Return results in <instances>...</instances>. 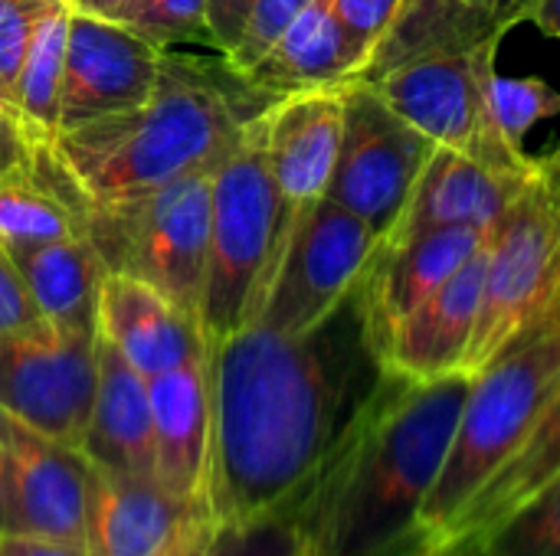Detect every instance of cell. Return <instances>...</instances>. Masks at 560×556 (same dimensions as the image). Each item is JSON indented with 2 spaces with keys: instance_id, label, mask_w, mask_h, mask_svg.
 <instances>
[{
  "instance_id": "obj_1",
  "label": "cell",
  "mask_w": 560,
  "mask_h": 556,
  "mask_svg": "<svg viewBox=\"0 0 560 556\" xmlns=\"http://www.w3.org/2000/svg\"><path fill=\"white\" fill-rule=\"evenodd\" d=\"M387 374L358 285L308 331L285 334L249 321L207 341L210 514L217 524L289 511L364 416Z\"/></svg>"
},
{
  "instance_id": "obj_2",
  "label": "cell",
  "mask_w": 560,
  "mask_h": 556,
  "mask_svg": "<svg viewBox=\"0 0 560 556\" xmlns=\"http://www.w3.org/2000/svg\"><path fill=\"white\" fill-rule=\"evenodd\" d=\"M472 374H387L377 397L289 508L308 556H436L423 508L446 462Z\"/></svg>"
},
{
  "instance_id": "obj_3",
  "label": "cell",
  "mask_w": 560,
  "mask_h": 556,
  "mask_svg": "<svg viewBox=\"0 0 560 556\" xmlns=\"http://www.w3.org/2000/svg\"><path fill=\"white\" fill-rule=\"evenodd\" d=\"M269 102L230 62L220 75L164 49L161 79L141 105L52 134L49 154L85 210H112L217 164Z\"/></svg>"
},
{
  "instance_id": "obj_4",
  "label": "cell",
  "mask_w": 560,
  "mask_h": 556,
  "mask_svg": "<svg viewBox=\"0 0 560 556\" xmlns=\"http://www.w3.org/2000/svg\"><path fill=\"white\" fill-rule=\"evenodd\" d=\"M558 390L560 301L472 374L446 462L423 508V534L433 554L446 544L472 495L522 446Z\"/></svg>"
},
{
  "instance_id": "obj_5",
  "label": "cell",
  "mask_w": 560,
  "mask_h": 556,
  "mask_svg": "<svg viewBox=\"0 0 560 556\" xmlns=\"http://www.w3.org/2000/svg\"><path fill=\"white\" fill-rule=\"evenodd\" d=\"M253 118L213 170L210 256L197 308L203 341H220L256 318L289 233Z\"/></svg>"
},
{
  "instance_id": "obj_6",
  "label": "cell",
  "mask_w": 560,
  "mask_h": 556,
  "mask_svg": "<svg viewBox=\"0 0 560 556\" xmlns=\"http://www.w3.org/2000/svg\"><path fill=\"white\" fill-rule=\"evenodd\" d=\"M213 170L217 164H207L131 203L89 210L85 229L108 272L141 279L197 315L210 256Z\"/></svg>"
},
{
  "instance_id": "obj_7",
  "label": "cell",
  "mask_w": 560,
  "mask_h": 556,
  "mask_svg": "<svg viewBox=\"0 0 560 556\" xmlns=\"http://www.w3.org/2000/svg\"><path fill=\"white\" fill-rule=\"evenodd\" d=\"M560 301V197L535 174L489 242L482 305L463 370L486 367L518 331Z\"/></svg>"
},
{
  "instance_id": "obj_8",
  "label": "cell",
  "mask_w": 560,
  "mask_h": 556,
  "mask_svg": "<svg viewBox=\"0 0 560 556\" xmlns=\"http://www.w3.org/2000/svg\"><path fill=\"white\" fill-rule=\"evenodd\" d=\"M499 39L469 52H440L407 59L368 85L436 147L459 151L495 167H535V157L512 151L499 134L489 108V75Z\"/></svg>"
},
{
  "instance_id": "obj_9",
  "label": "cell",
  "mask_w": 560,
  "mask_h": 556,
  "mask_svg": "<svg viewBox=\"0 0 560 556\" xmlns=\"http://www.w3.org/2000/svg\"><path fill=\"white\" fill-rule=\"evenodd\" d=\"M377 242L361 216L328 197L299 210L253 321L285 334L315 328L354 292Z\"/></svg>"
},
{
  "instance_id": "obj_10",
  "label": "cell",
  "mask_w": 560,
  "mask_h": 556,
  "mask_svg": "<svg viewBox=\"0 0 560 556\" xmlns=\"http://www.w3.org/2000/svg\"><path fill=\"white\" fill-rule=\"evenodd\" d=\"M436 144L407 125L368 82H345L341 147L328 200L361 216L381 239L394 233Z\"/></svg>"
},
{
  "instance_id": "obj_11",
  "label": "cell",
  "mask_w": 560,
  "mask_h": 556,
  "mask_svg": "<svg viewBox=\"0 0 560 556\" xmlns=\"http://www.w3.org/2000/svg\"><path fill=\"white\" fill-rule=\"evenodd\" d=\"M95 341L49 321L0 331V410L79 449L98 383Z\"/></svg>"
},
{
  "instance_id": "obj_12",
  "label": "cell",
  "mask_w": 560,
  "mask_h": 556,
  "mask_svg": "<svg viewBox=\"0 0 560 556\" xmlns=\"http://www.w3.org/2000/svg\"><path fill=\"white\" fill-rule=\"evenodd\" d=\"M161 66L164 49L138 29L69 7L59 131L141 105L154 92Z\"/></svg>"
},
{
  "instance_id": "obj_13",
  "label": "cell",
  "mask_w": 560,
  "mask_h": 556,
  "mask_svg": "<svg viewBox=\"0 0 560 556\" xmlns=\"http://www.w3.org/2000/svg\"><path fill=\"white\" fill-rule=\"evenodd\" d=\"M0 452L10 478V531L82 544L89 475L82 449L0 410Z\"/></svg>"
},
{
  "instance_id": "obj_14",
  "label": "cell",
  "mask_w": 560,
  "mask_h": 556,
  "mask_svg": "<svg viewBox=\"0 0 560 556\" xmlns=\"http://www.w3.org/2000/svg\"><path fill=\"white\" fill-rule=\"evenodd\" d=\"M495 229L476 226H440L420 236L390 242L381 239L371 265L364 269L358 292L368 315V331L384 357L394 331L433 298L479 249L489 246Z\"/></svg>"
},
{
  "instance_id": "obj_15",
  "label": "cell",
  "mask_w": 560,
  "mask_h": 556,
  "mask_svg": "<svg viewBox=\"0 0 560 556\" xmlns=\"http://www.w3.org/2000/svg\"><path fill=\"white\" fill-rule=\"evenodd\" d=\"M253 121L292 226L299 210L328 193L341 147L345 82L279 95Z\"/></svg>"
},
{
  "instance_id": "obj_16",
  "label": "cell",
  "mask_w": 560,
  "mask_h": 556,
  "mask_svg": "<svg viewBox=\"0 0 560 556\" xmlns=\"http://www.w3.org/2000/svg\"><path fill=\"white\" fill-rule=\"evenodd\" d=\"M535 174L538 161L535 167H495L459 151L436 147L407 200L404 216L384 239L400 242L440 226L495 229Z\"/></svg>"
},
{
  "instance_id": "obj_17",
  "label": "cell",
  "mask_w": 560,
  "mask_h": 556,
  "mask_svg": "<svg viewBox=\"0 0 560 556\" xmlns=\"http://www.w3.org/2000/svg\"><path fill=\"white\" fill-rule=\"evenodd\" d=\"M154 423V478L174 498L210 511V380L207 354L148 380Z\"/></svg>"
},
{
  "instance_id": "obj_18",
  "label": "cell",
  "mask_w": 560,
  "mask_h": 556,
  "mask_svg": "<svg viewBox=\"0 0 560 556\" xmlns=\"http://www.w3.org/2000/svg\"><path fill=\"white\" fill-rule=\"evenodd\" d=\"M158 478L121 475L89 462L82 547L85 556H154L194 514Z\"/></svg>"
},
{
  "instance_id": "obj_19",
  "label": "cell",
  "mask_w": 560,
  "mask_h": 556,
  "mask_svg": "<svg viewBox=\"0 0 560 556\" xmlns=\"http://www.w3.org/2000/svg\"><path fill=\"white\" fill-rule=\"evenodd\" d=\"M98 334L148 380L207 354L203 328L141 279L108 272L98 305Z\"/></svg>"
},
{
  "instance_id": "obj_20",
  "label": "cell",
  "mask_w": 560,
  "mask_h": 556,
  "mask_svg": "<svg viewBox=\"0 0 560 556\" xmlns=\"http://www.w3.org/2000/svg\"><path fill=\"white\" fill-rule=\"evenodd\" d=\"M492 242V239H489ZM489 246L479 249L433 298H427L387 341V370L410 380H436L459 374L472 344Z\"/></svg>"
},
{
  "instance_id": "obj_21",
  "label": "cell",
  "mask_w": 560,
  "mask_h": 556,
  "mask_svg": "<svg viewBox=\"0 0 560 556\" xmlns=\"http://www.w3.org/2000/svg\"><path fill=\"white\" fill-rule=\"evenodd\" d=\"M371 52L345 29L335 0H312L282 36L240 72L256 92L279 98L302 88L341 85L364 72Z\"/></svg>"
},
{
  "instance_id": "obj_22",
  "label": "cell",
  "mask_w": 560,
  "mask_h": 556,
  "mask_svg": "<svg viewBox=\"0 0 560 556\" xmlns=\"http://www.w3.org/2000/svg\"><path fill=\"white\" fill-rule=\"evenodd\" d=\"M95 403L79 449L98 469L154 478V423L148 377L138 374L102 334L95 341Z\"/></svg>"
},
{
  "instance_id": "obj_23",
  "label": "cell",
  "mask_w": 560,
  "mask_h": 556,
  "mask_svg": "<svg viewBox=\"0 0 560 556\" xmlns=\"http://www.w3.org/2000/svg\"><path fill=\"white\" fill-rule=\"evenodd\" d=\"M7 252L43 321L62 331L98 334V305L108 265L89 233Z\"/></svg>"
},
{
  "instance_id": "obj_24",
  "label": "cell",
  "mask_w": 560,
  "mask_h": 556,
  "mask_svg": "<svg viewBox=\"0 0 560 556\" xmlns=\"http://www.w3.org/2000/svg\"><path fill=\"white\" fill-rule=\"evenodd\" d=\"M499 7L502 0H404L358 82H371L417 56L469 52L489 39L502 43L505 29L499 23Z\"/></svg>"
},
{
  "instance_id": "obj_25",
  "label": "cell",
  "mask_w": 560,
  "mask_h": 556,
  "mask_svg": "<svg viewBox=\"0 0 560 556\" xmlns=\"http://www.w3.org/2000/svg\"><path fill=\"white\" fill-rule=\"evenodd\" d=\"M560 475V390L555 400L545 406L532 433L522 439V446L502 462V469L472 495V501L459 511L446 544L476 534L505 514H512L522 501H528L535 492H541L548 482ZM443 544V547H446ZM440 547V551H443ZM436 551V554H440Z\"/></svg>"
},
{
  "instance_id": "obj_26",
  "label": "cell",
  "mask_w": 560,
  "mask_h": 556,
  "mask_svg": "<svg viewBox=\"0 0 560 556\" xmlns=\"http://www.w3.org/2000/svg\"><path fill=\"white\" fill-rule=\"evenodd\" d=\"M85 203L69 184L66 190L52 187L46 167V147L39 151L30 170L0 177V246H39L69 236H85Z\"/></svg>"
},
{
  "instance_id": "obj_27",
  "label": "cell",
  "mask_w": 560,
  "mask_h": 556,
  "mask_svg": "<svg viewBox=\"0 0 560 556\" xmlns=\"http://www.w3.org/2000/svg\"><path fill=\"white\" fill-rule=\"evenodd\" d=\"M69 0L56 3L36 26L26 56L13 79V102L20 115L52 141L59 131V95L66 69V33H69Z\"/></svg>"
},
{
  "instance_id": "obj_28",
  "label": "cell",
  "mask_w": 560,
  "mask_h": 556,
  "mask_svg": "<svg viewBox=\"0 0 560 556\" xmlns=\"http://www.w3.org/2000/svg\"><path fill=\"white\" fill-rule=\"evenodd\" d=\"M436 556H560V475L502 521L446 544Z\"/></svg>"
},
{
  "instance_id": "obj_29",
  "label": "cell",
  "mask_w": 560,
  "mask_h": 556,
  "mask_svg": "<svg viewBox=\"0 0 560 556\" xmlns=\"http://www.w3.org/2000/svg\"><path fill=\"white\" fill-rule=\"evenodd\" d=\"M489 108L505 144L512 151H525V134L538 121L560 115V95L538 75H502L499 69H492Z\"/></svg>"
},
{
  "instance_id": "obj_30",
  "label": "cell",
  "mask_w": 560,
  "mask_h": 556,
  "mask_svg": "<svg viewBox=\"0 0 560 556\" xmlns=\"http://www.w3.org/2000/svg\"><path fill=\"white\" fill-rule=\"evenodd\" d=\"M203 556H308L289 511L262 514L253 521L217 524Z\"/></svg>"
},
{
  "instance_id": "obj_31",
  "label": "cell",
  "mask_w": 560,
  "mask_h": 556,
  "mask_svg": "<svg viewBox=\"0 0 560 556\" xmlns=\"http://www.w3.org/2000/svg\"><path fill=\"white\" fill-rule=\"evenodd\" d=\"M131 29H138L161 49H174L180 43L213 46L207 29V0H151L144 13L131 23Z\"/></svg>"
},
{
  "instance_id": "obj_32",
  "label": "cell",
  "mask_w": 560,
  "mask_h": 556,
  "mask_svg": "<svg viewBox=\"0 0 560 556\" xmlns=\"http://www.w3.org/2000/svg\"><path fill=\"white\" fill-rule=\"evenodd\" d=\"M56 3L62 0H0V82L10 92L36 26Z\"/></svg>"
},
{
  "instance_id": "obj_33",
  "label": "cell",
  "mask_w": 560,
  "mask_h": 556,
  "mask_svg": "<svg viewBox=\"0 0 560 556\" xmlns=\"http://www.w3.org/2000/svg\"><path fill=\"white\" fill-rule=\"evenodd\" d=\"M312 0H256L253 7V16H249V26L236 46V52L226 59L233 72H246L279 36L282 29L308 7Z\"/></svg>"
},
{
  "instance_id": "obj_34",
  "label": "cell",
  "mask_w": 560,
  "mask_h": 556,
  "mask_svg": "<svg viewBox=\"0 0 560 556\" xmlns=\"http://www.w3.org/2000/svg\"><path fill=\"white\" fill-rule=\"evenodd\" d=\"M46 144L49 138L39 134L16 108L0 105V177L30 170Z\"/></svg>"
},
{
  "instance_id": "obj_35",
  "label": "cell",
  "mask_w": 560,
  "mask_h": 556,
  "mask_svg": "<svg viewBox=\"0 0 560 556\" xmlns=\"http://www.w3.org/2000/svg\"><path fill=\"white\" fill-rule=\"evenodd\" d=\"M404 0H335V13L341 16L345 29L374 56L377 43L397 20Z\"/></svg>"
},
{
  "instance_id": "obj_36",
  "label": "cell",
  "mask_w": 560,
  "mask_h": 556,
  "mask_svg": "<svg viewBox=\"0 0 560 556\" xmlns=\"http://www.w3.org/2000/svg\"><path fill=\"white\" fill-rule=\"evenodd\" d=\"M36 321H43V318L33 305V295H30L26 282L20 279L10 252L0 246V331L30 328Z\"/></svg>"
},
{
  "instance_id": "obj_37",
  "label": "cell",
  "mask_w": 560,
  "mask_h": 556,
  "mask_svg": "<svg viewBox=\"0 0 560 556\" xmlns=\"http://www.w3.org/2000/svg\"><path fill=\"white\" fill-rule=\"evenodd\" d=\"M256 0H207V29L213 46L230 59L249 26Z\"/></svg>"
},
{
  "instance_id": "obj_38",
  "label": "cell",
  "mask_w": 560,
  "mask_h": 556,
  "mask_svg": "<svg viewBox=\"0 0 560 556\" xmlns=\"http://www.w3.org/2000/svg\"><path fill=\"white\" fill-rule=\"evenodd\" d=\"M0 556H85L82 544L26 534V531H7L0 534Z\"/></svg>"
},
{
  "instance_id": "obj_39",
  "label": "cell",
  "mask_w": 560,
  "mask_h": 556,
  "mask_svg": "<svg viewBox=\"0 0 560 556\" xmlns=\"http://www.w3.org/2000/svg\"><path fill=\"white\" fill-rule=\"evenodd\" d=\"M217 534V518L210 511L194 514L154 556H203Z\"/></svg>"
},
{
  "instance_id": "obj_40",
  "label": "cell",
  "mask_w": 560,
  "mask_h": 556,
  "mask_svg": "<svg viewBox=\"0 0 560 556\" xmlns=\"http://www.w3.org/2000/svg\"><path fill=\"white\" fill-rule=\"evenodd\" d=\"M75 10H85V13H92V16H102V20H115V23H125V26H131L141 13H144V7L151 3V0H69Z\"/></svg>"
},
{
  "instance_id": "obj_41",
  "label": "cell",
  "mask_w": 560,
  "mask_h": 556,
  "mask_svg": "<svg viewBox=\"0 0 560 556\" xmlns=\"http://www.w3.org/2000/svg\"><path fill=\"white\" fill-rule=\"evenodd\" d=\"M525 20L538 23V29L548 36H560V0H528Z\"/></svg>"
},
{
  "instance_id": "obj_42",
  "label": "cell",
  "mask_w": 560,
  "mask_h": 556,
  "mask_svg": "<svg viewBox=\"0 0 560 556\" xmlns=\"http://www.w3.org/2000/svg\"><path fill=\"white\" fill-rule=\"evenodd\" d=\"M10 531V478H7V462L0 452V534Z\"/></svg>"
},
{
  "instance_id": "obj_43",
  "label": "cell",
  "mask_w": 560,
  "mask_h": 556,
  "mask_svg": "<svg viewBox=\"0 0 560 556\" xmlns=\"http://www.w3.org/2000/svg\"><path fill=\"white\" fill-rule=\"evenodd\" d=\"M525 7H528V0H502V7H499V23H502L505 33H509L515 23L525 20Z\"/></svg>"
},
{
  "instance_id": "obj_44",
  "label": "cell",
  "mask_w": 560,
  "mask_h": 556,
  "mask_svg": "<svg viewBox=\"0 0 560 556\" xmlns=\"http://www.w3.org/2000/svg\"><path fill=\"white\" fill-rule=\"evenodd\" d=\"M538 174L551 184V190L560 197V151H555L551 157L538 161Z\"/></svg>"
},
{
  "instance_id": "obj_45",
  "label": "cell",
  "mask_w": 560,
  "mask_h": 556,
  "mask_svg": "<svg viewBox=\"0 0 560 556\" xmlns=\"http://www.w3.org/2000/svg\"><path fill=\"white\" fill-rule=\"evenodd\" d=\"M0 105H7V108H16V102H13V92L0 82ZM20 111V108H16Z\"/></svg>"
}]
</instances>
